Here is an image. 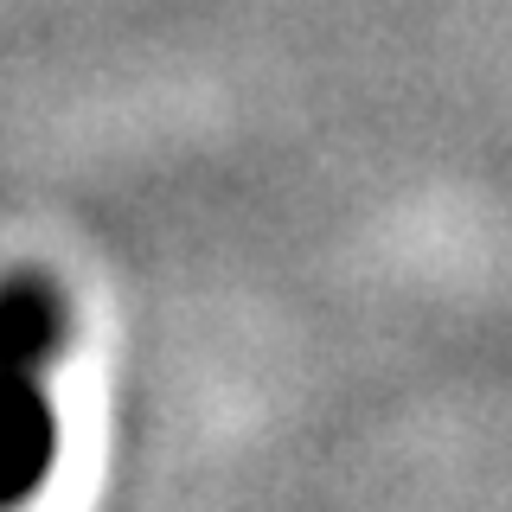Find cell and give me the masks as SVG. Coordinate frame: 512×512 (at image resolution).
<instances>
[{"mask_svg": "<svg viewBox=\"0 0 512 512\" xmlns=\"http://www.w3.org/2000/svg\"><path fill=\"white\" fill-rule=\"evenodd\" d=\"M71 295L45 269L0 276V512H26L58 468V365Z\"/></svg>", "mask_w": 512, "mask_h": 512, "instance_id": "obj_1", "label": "cell"}]
</instances>
